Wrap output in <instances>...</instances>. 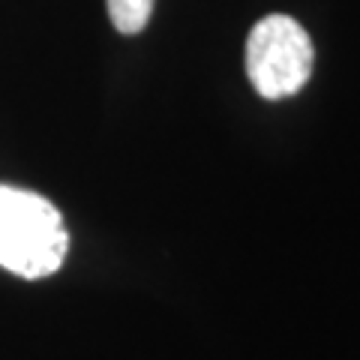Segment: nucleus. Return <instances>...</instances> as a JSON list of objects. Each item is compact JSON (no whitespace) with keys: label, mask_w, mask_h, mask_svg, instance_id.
Listing matches in <instances>:
<instances>
[{"label":"nucleus","mask_w":360,"mask_h":360,"mask_svg":"<svg viewBox=\"0 0 360 360\" xmlns=\"http://www.w3.org/2000/svg\"><path fill=\"white\" fill-rule=\"evenodd\" d=\"M315 63L309 33L291 15H267L246 39V75L258 96L285 99L307 87Z\"/></svg>","instance_id":"f257e3e1"},{"label":"nucleus","mask_w":360,"mask_h":360,"mask_svg":"<svg viewBox=\"0 0 360 360\" xmlns=\"http://www.w3.org/2000/svg\"><path fill=\"white\" fill-rule=\"evenodd\" d=\"M66 250H70V234L63 225L51 231H37L27 238L0 243V267H6L9 274L21 279H42L58 274Z\"/></svg>","instance_id":"f03ea898"},{"label":"nucleus","mask_w":360,"mask_h":360,"mask_svg":"<svg viewBox=\"0 0 360 360\" xmlns=\"http://www.w3.org/2000/svg\"><path fill=\"white\" fill-rule=\"evenodd\" d=\"M60 225V210L49 198L30 193V189L0 184V243L27 238L37 231H51Z\"/></svg>","instance_id":"7ed1b4c3"},{"label":"nucleus","mask_w":360,"mask_h":360,"mask_svg":"<svg viewBox=\"0 0 360 360\" xmlns=\"http://www.w3.org/2000/svg\"><path fill=\"white\" fill-rule=\"evenodd\" d=\"M153 0H108V18L120 33H141L150 21Z\"/></svg>","instance_id":"20e7f679"}]
</instances>
